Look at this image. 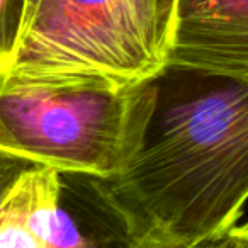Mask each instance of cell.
<instances>
[{
    "label": "cell",
    "instance_id": "cell-1",
    "mask_svg": "<svg viewBox=\"0 0 248 248\" xmlns=\"http://www.w3.org/2000/svg\"><path fill=\"white\" fill-rule=\"evenodd\" d=\"M123 248H202L248 202V85L226 82L175 106L126 172L90 180Z\"/></svg>",
    "mask_w": 248,
    "mask_h": 248
},
{
    "label": "cell",
    "instance_id": "cell-4",
    "mask_svg": "<svg viewBox=\"0 0 248 248\" xmlns=\"http://www.w3.org/2000/svg\"><path fill=\"white\" fill-rule=\"evenodd\" d=\"M170 70L248 85V0H179Z\"/></svg>",
    "mask_w": 248,
    "mask_h": 248
},
{
    "label": "cell",
    "instance_id": "cell-7",
    "mask_svg": "<svg viewBox=\"0 0 248 248\" xmlns=\"http://www.w3.org/2000/svg\"><path fill=\"white\" fill-rule=\"evenodd\" d=\"M32 167L31 163L24 162V160L14 158V156H7L0 153V216L4 211V201L7 197L11 187L17 180V177L24 172L26 169Z\"/></svg>",
    "mask_w": 248,
    "mask_h": 248
},
{
    "label": "cell",
    "instance_id": "cell-5",
    "mask_svg": "<svg viewBox=\"0 0 248 248\" xmlns=\"http://www.w3.org/2000/svg\"><path fill=\"white\" fill-rule=\"evenodd\" d=\"M60 175L32 165L17 177L0 216V248H53L65 216Z\"/></svg>",
    "mask_w": 248,
    "mask_h": 248
},
{
    "label": "cell",
    "instance_id": "cell-2",
    "mask_svg": "<svg viewBox=\"0 0 248 248\" xmlns=\"http://www.w3.org/2000/svg\"><path fill=\"white\" fill-rule=\"evenodd\" d=\"M179 0H38L0 78L128 89L170 70Z\"/></svg>",
    "mask_w": 248,
    "mask_h": 248
},
{
    "label": "cell",
    "instance_id": "cell-6",
    "mask_svg": "<svg viewBox=\"0 0 248 248\" xmlns=\"http://www.w3.org/2000/svg\"><path fill=\"white\" fill-rule=\"evenodd\" d=\"M26 0H0V63L12 51L24 19Z\"/></svg>",
    "mask_w": 248,
    "mask_h": 248
},
{
    "label": "cell",
    "instance_id": "cell-10",
    "mask_svg": "<svg viewBox=\"0 0 248 248\" xmlns=\"http://www.w3.org/2000/svg\"><path fill=\"white\" fill-rule=\"evenodd\" d=\"M238 228H240V230L243 231L245 234H248V221H247V223H243V224H240Z\"/></svg>",
    "mask_w": 248,
    "mask_h": 248
},
{
    "label": "cell",
    "instance_id": "cell-9",
    "mask_svg": "<svg viewBox=\"0 0 248 248\" xmlns=\"http://www.w3.org/2000/svg\"><path fill=\"white\" fill-rule=\"evenodd\" d=\"M36 4H38V0H26V9H24V19H22V26H24L26 21L29 19V16H31L32 9L36 7Z\"/></svg>",
    "mask_w": 248,
    "mask_h": 248
},
{
    "label": "cell",
    "instance_id": "cell-3",
    "mask_svg": "<svg viewBox=\"0 0 248 248\" xmlns=\"http://www.w3.org/2000/svg\"><path fill=\"white\" fill-rule=\"evenodd\" d=\"M158 100V82L97 89L0 78V153L110 180L143 150Z\"/></svg>",
    "mask_w": 248,
    "mask_h": 248
},
{
    "label": "cell",
    "instance_id": "cell-8",
    "mask_svg": "<svg viewBox=\"0 0 248 248\" xmlns=\"http://www.w3.org/2000/svg\"><path fill=\"white\" fill-rule=\"evenodd\" d=\"M202 248H248V234L240 231L238 224L221 240L213 241V243L206 245Z\"/></svg>",
    "mask_w": 248,
    "mask_h": 248
}]
</instances>
